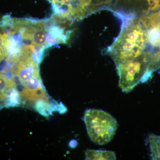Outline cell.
I'll list each match as a JSON object with an SVG mask.
<instances>
[{"instance_id": "cell-1", "label": "cell", "mask_w": 160, "mask_h": 160, "mask_svg": "<svg viewBox=\"0 0 160 160\" xmlns=\"http://www.w3.org/2000/svg\"><path fill=\"white\" fill-rule=\"evenodd\" d=\"M146 42V30L143 29L140 20L135 18L124 27L108 51L116 65L142 53Z\"/></svg>"}, {"instance_id": "cell-2", "label": "cell", "mask_w": 160, "mask_h": 160, "mask_svg": "<svg viewBox=\"0 0 160 160\" xmlns=\"http://www.w3.org/2000/svg\"><path fill=\"white\" fill-rule=\"evenodd\" d=\"M152 57L145 52L137 57L124 60L117 64L119 76V86L126 92L131 91L140 82H142L149 76V68Z\"/></svg>"}, {"instance_id": "cell-3", "label": "cell", "mask_w": 160, "mask_h": 160, "mask_svg": "<svg viewBox=\"0 0 160 160\" xmlns=\"http://www.w3.org/2000/svg\"><path fill=\"white\" fill-rule=\"evenodd\" d=\"M83 119L88 135L93 142L105 145L113 139L118 124L111 115L100 109H88L85 112Z\"/></svg>"}, {"instance_id": "cell-4", "label": "cell", "mask_w": 160, "mask_h": 160, "mask_svg": "<svg viewBox=\"0 0 160 160\" xmlns=\"http://www.w3.org/2000/svg\"><path fill=\"white\" fill-rule=\"evenodd\" d=\"M21 105L19 93L15 82L0 71V109Z\"/></svg>"}, {"instance_id": "cell-5", "label": "cell", "mask_w": 160, "mask_h": 160, "mask_svg": "<svg viewBox=\"0 0 160 160\" xmlns=\"http://www.w3.org/2000/svg\"><path fill=\"white\" fill-rule=\"evenodd\" d=\"M15 43L13 36L2 19L0 20V64L14 53Z\"/></svg>"}, {"instance_id": "cell-6", "label": "cell", "mask_w": 160, "mask_h": 160, "mask_svg": "<svg viewBox=\"0 0 160 160\" xmlns=\"http://www.w3.org/2000/svg\"><path fill=\"white\" fill-rule=\"evenodd\" d=\"M144 0H115L113 8L129 13H135L141 8Z\"/></svg>"}, {"instance_id": "cell-7", "label": "cell", "mask_w": 160, "mask_h": 160, "mask_svg": "<svg viewBox=\"0 0 160 160\" xmlns=\"http://www.w3.org/2000/svg\"><path fill=\"white\" fill-rule=\"evenodd\" d=\"M86 160H116L114 152L88 149L86 151Z\"/></svg>"}, {"instance_id": "cell-8", "label": "cell", "mask_w": 160, "mask_h": 160, "mask_svg": "<svg viewBox=\"0 0 160 160\" xmlns=\"http://www.w3.org/2000/svg\"><path fill=\"white\" fill-rule=\"evenodd\" d=\"M152 159L160 160V136L151 134L148 138Z\"/></svg>"}]
</instances>
